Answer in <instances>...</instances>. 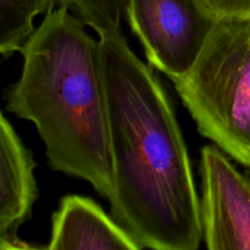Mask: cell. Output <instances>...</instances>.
<instances>
[{"instance_id":"cell-1","label":"cell","mask_w":250,"mask_h":250,"mask_svg":"<svg viewBox=\"0 0 250 250\" xmlns=\"http://www.w3.org/2000/svg\"><path fill=\"white\" fill-rule=\"evenodd\" d=\"M98 34L106 94L112 217L142 249L197 250L200 200L171 103L120 29Z\"/></svg>"},{"instance_id":"cell-2","label":"cell","mask_w":250,"mask_h":250,"mask_svg":"<svg viewBox=\"0 0 250 250\" xmlns=\"http://www.w3.org/2000/svg\"><path fill=\"white\" fill-rule=\"evenodd\" d=\"M21 77L7 109L36 126L53 170L114 193L106 94L99 41L82 19L51 7L22 46Z\"/></svg>"},{"instance_id":"cell-3","label":"cell","mask_w":250,"mask_h":250,"mask_svg":"<svg viewBox=\"0 0 250 250\" xmlns=\"http://www.w3.org/2000/svg\"><path fill=\"white\" fill-rule=\"evenodd\" d=\"M173 83L200 133L250 167V19L219 20Z\"/></svg>"},{"instance_id":"cell-4","label":"cell","mask_w":250,"mask_h":250,"mask_svg":"<svg viewBox=\"0 0 250 250\" xmlns=\"http://www.w3.org/2000/svg\"><path fill=\"white\" fill-rule=\"evenodd\" d=\"M125 16L149 63L172 82L189 70L219 21L202 0H125Z\"/></svg>"},{"instance_id":"cell-5","label":"cell","mask_w":250,"mask_h":250,"mask_svg":"<svg viewBox=\"0 0 250 250\" xmlns=\"http://www.w3.org/2000/svg\"><path fill=\"white\" fill-rule=\"evenodd\" d=\"M203 239L210 250H250V180L217 146L202 149Z\"/></svg>"},{"instance_id":"cell-6","label":"cell","mask_w":250,"mask_h":250,"mask_svg":"<svg viewBox=\"0 0 250 250\" xmlns=\"http://www.w3.org/2000/svg\"><path fill=\"white\" fill-rule=\"evenodd\" d=\"M31 151L0 110V250L31 249L16 237L38 195Z\"/></svg>"},{"instance_id":"cell-7","label":"cell","mask_w":250,"mask_h":250,"mask_svg":"<svg viewBox=\"0 0 250 250\" xmlns=\"http://www.w3.org/2000/svg\"><path fill=\"white\" fill-rule=\"evenodd\" d=\"M48 249L141 250L136 239L89 198L67 195L53 217Z\"/></svg>"},{"instance_id":"cell-8","label":"cell","mask_w":250,"mask_h":250,"mask_svg":"<svg viewBox=\"0 0 250 250\" xmlns=\"http://www.w3.org/2000/svg\"><path fill=\"white\" fill-rule=\"evenodd\" d=\"M51 7V0H0V55L21 51L36 29L34 19Z\"/></svg>"},{"instance_id":"cell-9","label":"cell","mask_w":250,"mask_h":250,"mask_svg":"<svg viewBox=\"0 0 250 250\" xmlns=\"http://www.w3.org/2000/svg\"><path fill=\"white\" fill-rule=\"evenodd\" d=\"M53 6H62L77 15L97 33L120 29L125 16V0H51Z\"/></svg>"},{"instance_id":"cell-10","label":"cell","mask_w":250,"mask_h":250,"mask_svg":"<svg viewBox=\"0 0 250 250\" xmlns=\"http://www.w3.org/2000/svg\"><path fill=\"white\" fill-rule=\"evenodd\" d=\"M216 20L250 19V0H202Z\"/></svg>"}]
</instances>
